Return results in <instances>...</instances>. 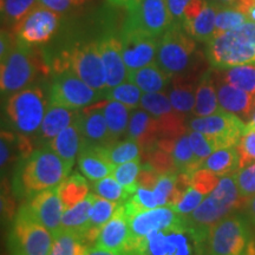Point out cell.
I'll return each instance as SVG.
<instances>
[{
	"instance_id": "obj_22",
	"label": "cell",
	"mask_w": 255,
	"mask_h": 255,
	"mask_svg": "<svg viewBox=\"0 0 255 255\" xmlns=\"http://www.w3.org/2000/svg\"><path fill=\"white\" fill-rule=\"evenodd\" d=\"M77 162L83 175L92 182L110 176L115 167L108 156L107 146L89 143H82Z\"/></svg>"
},
{
	"instance_id": "obj_60",
	"label": "cell",
	"mask_w": 255,
	"mask_h": 255,
	"mask_svg": "<svg viewBox=\"0 0 255 255\" xmlns=\"http://www.w3.org/2000/svg\"><path fill=\"white\" fill-rule=\"evenodd\" d=\"M108 4L114 6V7H126L128 8L130 5L133 4L136 0H107Z\"/></svg>"
},
{
	"instance_id": "obj_32",
	"label": "cell",
	"mask_w": 255,
	"mask_h": 255,
	"mask_svg": "<svg viewBox=\"0 0 255 255\" xmlns=\"http://www.w3.org/2000/svg\"><path fill=\"white\" fill-rule=\"evenodd\" d=\"M120 205V202L103 199L95 194V201L90 212V218H89V226L87 232L83 235V240L88 245L96 242L102 227L113 218Z\"/></svg>"
},
{
	"instance_id": "obj_23",
	"label": "cell",
	"mask_w": 255,
	"mask_h": 255,
	"mask_svg": "<svg viewBox=\"0 0 255 255\" xmlns=\"http://www.w3.org/2000/svg\"><path fill=\"white\" fill-rule=\"evenodd\" d=\"M197 81L194 75L174 76L167 90L173 108L186 119L193 117Z\"/></svg>"
},
{
	"instance_id": "obj_59",
	"label": "cell",
	"mask_w": 255,
	"mask_h": 255,
	"mask_svg": "<svg viewBox=\"0 0 255 255\" xmlns=\"http://www.w3.org/2000/svg\"><path fill=\"white\" fill-rule=\"evenodd\" d=\"M85 255H126V253H124V252H111V251H107V250H103V248L94 246L89 248Z\"/></svg>"
},
{
	"instance_id": "obj_13",
	"label": "cell",
	"mask_w": 255,
	"mask_h": 255,
	"mask_svg": "<svg viewBox=\"0 0 255 255\" xmlns=\"http://www.w3.org/2000/svg\"><path fill=\"white\" fill-rule=\"evenodd\" d=\"M171 25L167 0H136L127 8L122 28L162 37Z\"/></svg>"
},
{
	"instance_id": "obj_28",
	"label": "cell",
	"mask_w": 255,
	"mask_h": 255,
	"mask_svg": "<svg viewBox=\"0 0 255 255\" xmlns=\"http://www.w3.org/2000/svg\"><path fill=\"white\" fill-rule=\"evenodd\" d=\"M171 79L173 77L159 68L156 62L141 69L128 71V81L137 85L143 94L167 92Z\"/></svg>"
},
{
	"instance_id": "obj_25",
	"label": "cell",
	"mask_w": 255,
	"mask_h": 255,
	"mask_svg": "<svg viewBox=\"0 0 255 255\" xmlns=\"http://www.w3.org/2000/svg\"><path fill=\"white\" fill-rule=\"evenodd\" d=\"M127 138L138 142L144 150L159 138L158 121L142 108L131 110Z\"/></svg>"
},
{
	"instance_id": "obj_38",
	"label": "cell",
	"mask_w": 255,
	"mask_h": 255,
	"mask_svg": "<svg viewBox=\"0 0 255 255\" xmlns=\"http://www.w3.org/2000/svg\"><path fill=\"white\" fill-rule=\"evenodd\" d=\"M38 2V0H1L2 25L14 31Z\"/></svg>"
},
{
	"instance_id": "obj_4",
	"label": "cell",
	"mask_w": 255,
	"mask_h": 255,
	"mask_svg": "<svg viewBox=\"0 0 255 255\" xmlns=\"http://www.w3.org/2000/svg\"><path fill=\"white\" fill-rule=\"evenodd\" d=\"M199 60L196 40L187 33L182 25L173 24L159 38L156 63L171 77L194 75Z\"/></svg>"
},
{
	"instance_id": "obj_18",
	"label": "cell",
	"mask_w": 255,
	"mask_h": 255,
	"mask_svg": "<svg viewBox=\"0 0 255 255\" xmlns=\"http://www.w3.org/2000/svg\"><path fill=\"white\" fill-rule=\"evenodd\" d=\"M97 45L107 73L108 89L126 82L128 69L123 60L120 38L113 32H105L97 39Z\"/></svg>"
},
{
	"instance_id": "obj_36",
	"label": "cell",
	"mask_w": 255,
	"mask_h": 255,
	"mask_svg": "<svg viewBox=\"0 0 255 255\" xmlns=\"http://www.w3.org/2000/svg\"><path fill=\"white\" fill-rule=\"evenodd\" d=\"M177 174H191L200 169V163L194 155L189 141V130L177 137L171 152Z\"/></svg>"
},
{
	"instance_id": "obj_35",
	"label": "cell",
	"mask_w": 255,
	"mask_h": 255,
	"mask_svg": "<svg viewBox=\"0 0 255 255\" xmlns=\"http://www.w3.org/2000/svg\"><path fill=\"white\" fill-rule=\"evenodd\" d=\"M58 191L64 210L81 203L90 194L87 180L79 174H72L66 177L58 186Z\"/></svg>"
},
{
	"instance_id": "obj_30",
	"label": "cell",
	"mask_w": 255,
	"mask_h": 255,
	"mask_svg": "<svg viewBox=\"0 0 255 255\" xmlns=\"http://www.w3.org/2000/svg\"><path fill=\"white\" fill-rule=\"evenodd\" d=\"M95 107L104 115V119L107 121L108 128H109L115 142L120 141L124 135H127L130 115H131L130 108L120 102L110 100L100 102V103L95 104Z\"/></svg>"
},
{
	"instance_id": "obj_55",
	"label": "cell",
	"mask_w": 255,
	"mask_h": 255,
	"mask_svg": "<svg viewBox=\"0 0 255 255\" xmlns=\"http://www.w3.org/2000/svg\"><path fill=\"white\" fill-rule=\"evenodd\" d=\"M18 38H14V32L2 27L1 40H0V59H5L15 46Z\"/></svg>"
},
{
	"instance_id": "obj_58",
	"label": "cell",
	"mask_w": 255,
	"mask_h": 255,
	"mask_svg": "<svg viewBox=\"0 0 255 255\" xmlns=\"http://www.w3.org/2000/svg\"><path fill=\"white\" fill-rule=\"evenodd\" d=\"M245 209H246V216L255 228V195L247 201Z\"/></svg>"
},
{
	"instance_id": "obj_47",
	"label": "cell",
	"mask_w": 255,
	"mask_h": 255,
	"mask_svg": "<svg viewBox=\"0 0 255 255\" xmlns=\"http://www.w3.org/2000/svg\"><path fill=\"white\" fill-rule=\"evenodd\" d=\"M220 178L221 177H219L212 171L207 170L205 168H200L194 173H191L190 187L202 193L203 195L208 196L218 187Z\"/></svg>"
},
{
	"instance_id": "obj_49",
	"label": "cell",
	"mask_w": 255,
	"mask_h": 255,
	"mask_svg": "<svg viewBox=\"0 0 255 255\" xmlns=\"http://www.w3.org/2000/svg\"><path fill=\"white\" fill-rule=\"evenodd\" d=\"M240 156V168L246 167L255 162V129L252 127L246 128L240 142L237 145Z\"/></svg>"
},
{
	"instance_id": "obj_9",
	"label": "cell",
	"mask_w": 255,
	"mask_h": 255,
	"mask_svg": "<svg viewBox=\"0 0 255 255\" xmlns=\"http://www.w3.org/2000/svg\"><path fill=\"white\" fill-rule=\"evenodd\" d=\"M255 239L246 215L233 213L210 229L208 255H244Z\"/></svg>"
},
{
	"instance_id": "obj_45",
	"label": "cell",
	"mask_w": 255,
	"mask_h": 255,
	"mask_svg": "<svg viewBox=\"0 0 255 255\" xmlns=\"http://www.w3.org/2000/svg\"><path fill=\"white\" fill-rule=\"evenodd\" d=\"M142 163L141 158L135 159V161L127 162V163H122L119 165H115L113 169L111 175L116 178L126 189L131 193L132 195L137 190V176H138L139 170H141Z\"/></svg>"
},
{
	"instance_id": "obj_24",
	"label": "cell",
	"mask_w": 255,
	"mask_h": 255,
	"mask_svg": "<svg viewBox=\"0 0 255 255\" xmlns=\"http://www.w3.org/2000/svg\"><path fill=\"white\" fill-rule=\"evenodd\" d=\"M79 110H72L60 105L50 104L47 108L43 123L36 133L38 143L46 145L51 139L63 131L64 129L75 123Z\"/></svg>"
},
{
	"instance_id": "obj_11",
	"label": "cell",
	"mask_w": 255,
	"mask_h": 255,
	"mask_svg": "<svg viewBox=\"0 0 255 255\" xmlns=\"http://www.w3.org/2000/svg\"><path fill=\"white\" fill-rule=\"evenodd\" d=\"M188 128L206 135L219 150L237 146L246 130L247 123L237 115L220 110L206 117H191L188 120Z\"/></svg>"
},
{
	"instance_id": "obj_33",
	"label": "cell",
	"mask_w": 255,
	"mask_h": 255,
	"mask_svg": "<svg viewBox=\"0 0 255 255\" xmlns=\"http://www.w3.org/2000/svg\"><path fill=\"white\" fill-rule=\"evenodd\" d=\"M201 168L212 171L219 177L237 173L238 169L240 168V156L238 148L229 146V148L219 149L203 161Z\"/></svg>"
},
{
	"instance_id": "obj_50",
	"label": "cell",
	"mask_w": 255,
	"mask_h": 255,
	"mask_svg": "<svg viewBox=\"0 0 255 255\" xmlns=\"http://www.w3.org/2000/svg\"><path fill=\"white\" fill-rule=\"evenodd\" d=\"M206 197L207 196L203 195L202 193H200V191L194 189V188L189 187L186 193H184V195L182 199H181L180 202H178L176 206H174V209L176 210L181 216L186 218V216L190 215L191 213L203 202V200H205Z\"/></svg>"
},
{
	"instance_id": "obj_46",
	"label": "cell",
	"mask_w": 255,
	"mask_h": 255,
	"mask_svg": "<svg viewBox=\"0 0 255 255\" xmlns=\"http://www.w3.org/2000/svg\"><path fill=\"white\" fill-rule=\"evenodd\" d=\"M234 177L239 193L245 200L248 201L255 195V162L239 168Z\"/></svg>"
},
{
	"instance_id": "obj_53",
	"label": "cell",
	"mask_w": 255,
	"mask_h": 255,
	"mask_svg": "<svg viewBox=\"0 0 255 255\" xmlns=\"http://www.w3.org/2000/svg\"><path fill=\"white\" fill-rule=\"evenodd\" d=\"M38 1L40 5L45 6L47 8L53 9L58 13H63L71 8L84 5L89 0H38Z\"/></svg>"
},
{
	"instance_id": "obj_21",
	"label": "cell",
	"mask_w": 255,
	"mask_h": 255,
	"mask_svg": "<svg viewBox=\"0 0 255 255\" xmlns=\"http://www.w3.org/2000/svg\"><path fill=\"white\" fill-rule=\"evenodd\" d=\"M75 123L81 132L83 143L102 146H109L115 143L104 115L95 105L79 110Z\"/></svg>"
},
{
	"instance_id": "obj_48",
	"label": "cell",
	"mask_w": 255,
	"mask_h": 255,
	"mask_svg": "<svg viewBox=\"0 0 255 255\" xmlns=\"http://www.w3.org/2000/svg\"><path fill=\"white\" fill-rule=\"evenodd\" d=\"M189 141L194 155L200 163V168L206 158H208L213 152L218 150L214 143L210 141L208 137L195 130L189 129Z\"/></svg>"
},
{
	"instance_id": "obj_51",
	"label": "cell",
	"mask_w": 255,
	"mask_h": 255,
	"mask_svg": "<svg viewBox=\"0 0 255 255\" xmlns=\"http://www.w3.org/2000/svg\"><path fill=\"white\" fill-rule=\"evenodd\" d=\"M177 181V174H163L159 177L155 187V195L157 199L158 207L168 206V201L175 189Z\"/></svg>"
},
{
	"instance_id": "obj_57",
	"label": "cell",
	"mask_w": 255,
	"mask_h": 255,
	"mask_svg": "<svg viewBox=\"0 0 255 255\" xmlns=\"http://www.w3.org/2000/svg\"><path fill=\"white\" fill-rule=\"evenodd\" d=\"M237 8L246 15L248 20L255 23V0H240Z\"/></svg>"
},
{
	"instance_id": "obj_40",
	"label": "cell",
	"mask_w": 255,
	"mask_h": 255,
	"mask_svg": "<svg viewBox=\"0 0 255 255\" xmlns=\"http://www.w3.org/2000/svg\"><path fill=\"white\" fill-rule=\"evenodd\" d=\"M142 96L143 92L141 89L133 84V83L126 81L116 85V87L108 89L104 92L103 98L120 102V103L127 105L128 108L133 110L139 108V105H141Z\"/></svg>"
},
{
	"instance_id": "obj_20",
	"label": "cell",
	"mask_w": 255,
	"mask_h": 255,
	"mask_svg": "<svg viewBox=\"0 0 255 255\" xmlns=\"http://www.w3.org/2000/svg\"><path fill=\"white\" fill-rule=\"evenodd\" d=\"M130 242V226L123 203H121L109 221L102 227L96 247L111 252H126Z\"/></svg>"
},
{
	"instance_id": "obj_43",
	"label": "cell",
	"mask_w": 255,
	"mask_h": 255,
	"mask_svg": "<svg viewBox=\"0 0 255 255\" xmlns=\"http://www.w3.org/2000/svg\"><path fill=\"white\" fill-rule=\"evenodd\" d=\"M142 155L145 156V163L150 164L161 175L177 174L171 152L159 148L156 143L142 150Z\"/></svg>"
},
{
	"instance_id": "obj_62",
	"label": "cell",
	"mask_w": 255,
	"mask_h": 255,
	"mask_svg": "<svg viewBox=\"0 0 255 255\" xmlns=\"http://www.w3.org/2000/svg\"><path fill=\"white\" fill-rule=\"evenodd\" d=\"M248 127H255V113L253 115V117H252V120L250 121V123L247 124Z\"/></svg>"
},
{
	"instance_id": "obj_17",
	"label": "cell",
	"mask_w": 255,
	"mask_h": 255,
	"mask_svg": "<svg viewBox=\"0 0 255 255\" xmlns=\"http://www.w3.org/2000/svg\"><path fill=\"white\" fill-rule=\"evenodd\" d=\"M183 219L174 207L163 206L151 209H144L136 213L129 220L130 244L141 240L149 233L167 228ZM129 247V246H128Z\"/></svg>"
},
{
	"instance_id": "obj_61",
	"label": "cell",
	"mask_w": 255,
	"mask_h": 255,
	"mask_svg": "<svg viewBox=\"0 0 255 255\" xmlns=\"http://www.w3.org/2000/svg\"><path fill=\"white\" fill-rule=\"evenodd\" d=\"M213 1L219 6H233V7H237L240 0H213Z\"/></svg>"
},
{
	"instance_id": "obj_41",
	"label": "cell",
	"mask_w": 255,
	"mask_h": 255,
	"mask_svg": "<svg viewBox=\"0 0 255 255\" xmlns=\"http://www.w3.org/2000/svg\"><path fill=\"white\" fill-rule=\"evenodd\" d=\"M107 151L111 163L114 165H119L141 158L142 146L138 142L127 138L123 141L120 139V141L107 146Z\"/></svg>"
},
{
	"instance_id": "obj_37",
	"label": "cell",
	"mask_w": 255,
	"mask_h": 255,
	"mask_svg": "<svg viewBox=\"0 0 255 255\" xmlns=\"http://www.w3.org/2000/svg\"><path fill=\"white\" fill-rule=\"evenodd\" d=\"M218 75L229 84L255 95V64L216 70Z\"/></svg>"
},
{
	"instance_id": "obj_52",
	"label": "cell",
	"mask_w": 255,
	"mask_h": 255,
	"mask_svg": "<svg viewBox=\"0 0 255 255\" xmlns=\"http://www.w3.org/2000/svg\"><path fill=\"white\" fill-rule=\"evenodd\" d=\"M159 177H161V174L157 170H155L150 164L143 163L138 176H137V186L139 188H144V189L154 190Z\"/></svg>"
},
{
	"instance_id": "obj_42",
	"label": "cell",
	"mask_w": 255,
	"mask_h": 255,
	"mask_svg": "<svg viewBox=\"0 0 255 255\" xmlns=\"http://www.w3.org/2000/svg\"><path fill=\"white\" fill-rule=\"evenodd\" d=\"M92 188H94L96 195L109 201H114V202L123 203L132 196V194L129 193L113 175L95 181Z\"/></svg>"
},
{
	"instance_id": "obj_27",
	"label": "cell",
	"mask_w": 255,
	"mask_h": 255,
	"mask_svg": "<svg viewBox=\"0 0 255 255\" xmlns=\"http://www.w3.org/2000/svg\"><path fill=\"white\" fill-rule=\"evenodd\" d=\"M1 155H0V165H1V173L4 174L7 169L13 165L15 162L23 161L32 154L33 142L28 136L21 133L1 131Z\"/></svg>"
},
{
	"instance_id": "obj_3",
	"label": "cell",
	"mask_w": 255,
	"mask_h": 255,
	"mask_svg": "<svg viewBox=\"0 0 255 255\" xmlns=\"http://www.w3.org/2000/svg\"><path fill=\"white\" fill-rule=\"evenodd\" d=\"M206 57L216 70L255 64V23L246 21L207 43Z\"/></svg>"
},
{
	"instance_id": "obj_7",
	"label": "cell",
	"mask_w": 255,
	"mask_h": 255,
	"mask_svg": "<svg viewBox=\"0 0 255 255\" xmlns=\"http://www.w3.org/2000/svg\"><path fill=\"white\" fill-rule=\"evenodd\" d=\"M44 66L37 51L31 44L18 38L13 50L1 60L0 90L2 97H9L15 92L30 87Z\"/></svg>"
},
{
	"instance_id": "obj_16",
	"label": "cell",
	"mask_w": 255,
	"mask_h": 255,
	"mask_svg": "<svg viewBox=\"0 0 255 255\" xmlns=\"http://www.w3.org/2000/svg\"><path fill=\"white\" fill-rule=\"evenodd\" d=\"M24 207L32 219L49 229L53 238L62 232V219L65 210L60 201L58 186L33 195Z\"/></svg>"
},
{
	"instance_id": "obj_8",
	"label": "cell",
	"mask_w": 255,
	"mask_h": 255,
	"mask_svg": "<svg viewBox=\"0 0 255 255\" xmlns=\"http://www.w3.org/2000/svg\"><path fill=\"white\" fill-rule=\"evenodd\" d=\"M70 70L84 81L89 87L96 91L104 92L108 90L107 73L102 60L97 40L76 44L62 55L56 66V71Z\"/></svg>"
},
{
	"instance_id": "obj_26",
	"label": "cell",
	"mask_w": 255,
	"mask_h": 255,
	"mask_svg": "<svg viewBox=\"0 0 255 255\" xmlns=\"http://www.w3.org/2000/svg\"><path fill=\"white\" fill-rule=\"evenodd\" d=\"M222 109L219 103L214 70H207L197 81L193 117H206Z\"/></svg>"
},
{
	"instance_id": "obj_12",
	"label": "cell",
	"mask_w": 255,
	"mask_h": 255,
	"mask_svg": "<svg viewBox=\"0 0 255 255\" xmlns=\"http://www.w3.org/2000/svg\"><path fill=\"white\" fill-rule=\"evenodd\" d=\"M103 98L102 92L82 81L70 70L57 71L50 87L49 103L72 110H82Z\"/></svg>"
},
{
	"instance_id": "obj_5",
	"label": "cell",
	"mask_w": 255,
	"mask_h": 255,
	"mask_svg": "<svg viewBox=\"0 0 255 255\" xmlns=\"http://www.w3.org/2000/svg\"><path fill=\"white\" fill-rule=\"evenodd\" d=\"M247 201L239 193L234 174L220 178L215 188L203 202L186 216V220L196 227L210 232L216 223L237 210L246 207Z\"/></svg>"
},
{
	"instance_id": "obj_54",
	"label": "cell",
	"mask_w": 255,
	"mask_h": 255,
	"mask_svg": "<svg viewBox=\"0 0 255 255\" xmlns=\"http://www.w3.org/2000/svg\"><path fill=\"white\" fill-rule=\"evenodd\" d=\"M190 1L191 0H167L169 13H170L173 24L182 25L184 9Z\"/></svg>"
},
{
	"instance_id": "obj_29",
	"label": "cell",
	"mask_w": 255,
	"mask_h": 255,
	"mask_svg": "<svg viewBox=\"0 0 255 255\" xmlns=\"http://www.w3.org/2000/svg\"><path fill=\"white\" fill-rule=\"evenodd\" d=\"M82 143L83 139L81 132H79L76 123H73L58 133L55 138L51 139L46 145H49L52 150L56 151V154L65 163L69 173H71L73 163L76 162V158L78 157L79 150H81Z\"/></svg>"
},
{
	"instance_id": "obj_39",
	"label": "cell",
	"mask_w": 255,
	"mask_h": 255,
	"mask_svg": "<svg viewBox=\"0 0 255 255\" xmlns=\"http://www.w3.org/2000/svg\"><path fill=\"white\" fill-rule=\"evenodd\" d=\"M89 245L82 237L72 232L62 231L53 240L50 255H85Z\"/></svg>"
},
{
	"instance_id": "obj_2",
	"label": "cell",
	"mask_w": 255,
	"mask_h": 255,
	"mask_svg": "<svg viewBox=\"0 0 255 255\" xmlns=\"http://www.w3.org/2000/svg\"><path fill=\"white\" fill-rule=\"evenodd\" d=\"M63 159L49 145H43L23 159L15 173L13 188L24 196H33L59 186L69 176Z\"/></svg>"
},
{
	"instance_id": "obj_44",
	"label": "cell",
	"mask_w": 255,
	"mask_h": 255,
	"mask_svg": "<svg viewBox=\"0 0 255 255\" xmlns=\"http://www.w3.org/2000/svg\"><path fill=\"white\" fill-rule=\"evenodd\" d=\"M219 6V5H218ZM250 21L240 9L233 6H219L215 19V36L234 30L240 25Z\"/></svg>"
},
{
	"instance_id": "obj_6",
	"label": "cell",
	"mask_w": 255,
	"mask_h": 255,
	"mask_svg": "<svg viewBox=\"0 0 255 255\" xmlns=\"http://www.w3.org/2000/svg\"><path fill=\"white\" fill-rule=\"evenodd\" d=\"M49 108L45 92L40 87L30 85L15 92L6 101V117L14 132L36 136Z\"/></svg>"
},
{
	"instance_id": "obj_1",
	"label": "cell",
	"mask_w": 255,
	"mask_h": 255,
	"mask_svg": "<svg viewBox=\"0 0 255 255\" xmlns=\"http://www.w3.org/2000/svg\"><path fill=\"white\" fill-rule=\"evenodd\" d=\"M209 232L188 222L186 218L167 228L149 233L132 242L126 255H208Z\"/></svg>"
},
{
	"instance_id": "obj_10",
	"label": "cell",
	"mask_w": 255,
	"mask_h": 255,
	"mask_svg": "<svg viewBox=\"0 0 255 255\" xmlns=\"http://www.w3.org/2000/svg\"><path fill=\"white\" fill-rule=\"evenodd\" d=\"M53 240L49 229L32 219L24 206L18 210L8 235L12 255H50Z\"/></svg>"
},
{
	"instance_id": "obj_14",
	"label": "cell",
	"mask_w": 255,
	"mask_h": 255,
	"mask_svg": "<svg viewBox=\"0 0 255 255\" xmlns=\"http://www.w3.org/2000/svg\"><path fill=\"white\" fill-rule=\"evenodd\" d=\"M60 20V13L38 2L12 32L17 34L19 39L31 45L44 44L55 36Z\"/></svg>"
},
{
	"instance_id": "obj_31",
	"label": "cell",
	"mask_w": 255,
	"mask_h": 255,
	"mask_svg": "<svg viewBox=\"0 0 255 255\" xmlns=\"http://www.w3.org/2000/svg\"><path fill=\"white\" fill-rule=\"evenodd\" d=\"M218 8V4H215L213 0H207L205 7L201 11V13L194 20L183 24V28L196 41L207 44L214 38L215 19Z\"/></svg>"
},
{
	"instance_id": "obj_34",
	"label": "cell",
	"mask_w": 255,
	"mask_h": 255,
	"mask_svg": "<svg viewBox=\"0 0 255 255\" xmlns=\"http://www.w3.org/2000/svg\"><path fill=\"white\" fill-rule=\"evenodd\" d=\"M95 201V193H90L85 200L64 212L62 231L72 232L83 238L89 226V218Z\"/></svg>"
},
{
	"instance_id": "obj_15",
	"label": "cell",
	"mask_w": 255,
	"mask_h": 255,
	"mask_svg": "<svg viewBox=\"0 0 255 255\" xmlns=\"http://www.w3.org/2000/svg\"><path fill=\"white\" fill-rule=\"evenodd\" d=\"M159 38L138 31H121L122 56L128 71L141 69L156 62Z\"/></svg>"
},
{
	"instance_id": "obj_19",
	"label": "cell",
	"mask_w": 255,
	"mask_h": 255,
	"mask_svg": "<svg viewBox=\"0 0 255 255\" xmlns=\"http://www.w3.org/2000/svg\"><path fill=\"white\" fill-rule=\"evenodd\" d=\"M214 77L221 109L237 115L247 124L250 123L255 113V95L229 84L216 71H214Z\"/></svg>"
},
{
	"instance_id": "obj_56",
	"label": "cell",
	"mask_w": 255,
	"mask_h": 255,
	"mask_svg": "<svg viewBox=\"0 0 255 255\" xmlns=\"http://www.w3.org/2000/svg\"><path fill=\"white\" fill-rule=\"evenodd\" d=\"M207 0H191L189 4L187 5L186 9H184V17H183V24L189 23V21L194 20L197 15L201 13L203 7H205Z\"/></svg>"
}]
</instances>
